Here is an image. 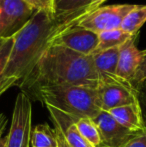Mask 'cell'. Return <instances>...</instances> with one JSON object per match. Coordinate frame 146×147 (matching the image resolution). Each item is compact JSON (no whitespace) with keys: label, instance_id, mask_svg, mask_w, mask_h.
Masks as SVG:
<instances>
[{"label":"cell","instance_id":"obj_28","mask_svg":"<svg viewBox=\"0 0 146 147\" xmlns=\"http://www.w3.org/2000/svg\"><path fill=\"white\" fill-rule=\"evenodd\" d=\"M100 147H105V146H100Z\"/></svg>","mask_w":146,"mask_h":147},{"label":"cell","instance_id":"obj_11","mask_svg":"<svg viewBox=\"0 0 146 147\" xmlns=\"http://www.w3.org/2000/svg\"><path fill=\"white\" fill-rule=\"evenodd\" d=\"M91 0H54L53 18L60 25H72Z\"/></svg>","mask_w":146,"mask_h":147},{"label":"cell","instance_id":"obj_17","mask_svg":"<svg viewBox=\"0 0 146 147\" xmlns=\"http://www.w3.org/2000/svg\"><path fill=\"white\" fill-rule=\"evenodd\" d=\"M75 125L79 133L94 147L102 145L100 131L92 118H80L75 122Z\"/></svg>","mask_w":146,"mask_h":147},{"label":"cell","instance_id":"obj_15","mask_svg":"<svg viewBox=\"0 0 146 147\" xmlns=\"http://www.w3.org/2000/svg\"><path fill=\"white\" fill-rule=\"evenodd\" d=\"M97 35H98V45L95 52L105 50V49L113 48V47L121 46L128 39H130L132 36H134V35H130L128 33H126L125 31L121 29V28L104 31V32H101Z\"/></svg>","mask_w":146,"mask_h":147},{"label":"cell","instance_id":"obj_12","mask_svg":"<svg viewBox=\"0 0 146 147\" xmlns=\"http://www.w3.org/2000/svg\"><path fill=\"white\" fill-rule=\"evenodd\" d=\"M108 112L117 122L133 132H139L145 127L140 102L116 107Z\"/></svg>","mask_w":146,"mask_h":147},{"label":"cell","instance_id":"obj_4","mask_svg":"<svg viewBox=\"0 0 146 147\" xmlns=\"http://www.w3.org/2000/svg\"><path fill=\"white\" fill-rule=\"evenodd\" d=\"M139 102L137 89L128 81L115 76L99 77L96 87V105L100 110L109 111L116 107Z\"/></svg>","mask_w":146,"mask_h":147},{"label":"cell","instance_id":"obj_2","mask_svg":"<svg viewBox=\"0 0 146 147\" xmlns=\"http://www.w3.org/2000/svg\"><path fill=\"white\" fill-rule=\"evenodd\" d=\"M99 76L92 55H83L60 45H50L19 86L23 92L43 84L97 87Z\"/></svg>","mask_w":146,"mask_h":147},{"label":"cell","instance_id":"obj_5","mask_svg":"<svg viewBox=\"0 0 146 147\" xmlns=\"http://www.w3.org/2000/svg\"><path fill=\"white\" fill-rule=\"evenodd\" d=\"M31 132L32 103L27 93L21 91L15 99L7 135V147H31Z\"/></svg>","mask_w":146,"mask_h":147},{"label":"cell","instance_id":"obj_7","mask_svg":"<svg viewBox=\"0 0 146 147\" xmlns=\"http://www.w3.org/2000/svg\"><path fill=\"white\" fill-rule=\"evenodd\" d=\"M35 13L25 0H0V39L13 37Z\"/></svg>","mask_w":146,"mask_h":147},{"label":"cell","instance_id":"obj_18","mask_svg":"<svg viewBox=\"0 0 146 147\" xmlns=\"http://www.w3.org/2000/svg\"><path fill=\"white\" fill-rule=\"evenodd\" d=\"M54 124L58 125L62 129L69 147H94L79 133V131L76 128L75 123H70L66 126H61L57 123Z\"/></svg>","mask_w":146,"mask_h":147},{"label":"cell","instance_id":"obj_27","mask_svg":"<svg viewBox=\"0 0 146 147\" xmlns=\"http://www.w3.org/2000/svg\"><path fill=\"white\" fill-rule=\"evenodd\" d=\"M0 147H7V136L3 137L0 135Z\"/></svg>","mask_w":146,"mask_h":147},{"label":"cell","instance_id":"obj_8","mask_svg":"<svg viewBox=\"0 0 146 147\" xmlns=\"http://www.w3.org/2000/svg\"><path fill=\"white\" fill-rule=\"evenodd\" d=\"M51 45H60L83 55H92L98 45V35L77 25H64L55 34Z\"/></svg>","mask_w":146,"mask_h":147},{"label":"cell","instance_id":"obj_10","mask_svg":"<svg viewBox=\"0 0 146 147\" xmlns=\"http://www.w3.org/2000/svg\"><path fill=\"white\" fill-rule=\"evenodd\" d=\"M138 34L132 36L119 47L116 75L125 81L132 82L142 59V51L136 46Z\"/></svg>","mask_w":146,"mask_h":147},{"label":"cell","instance_id":"obj_9","mask_svg":"<svg viewBox=\"0 0 146 147\" xmlns=\"http://www.w3.org/2000/svg\"><path fill=\"white\" fill-rule=\"evenodd\" d=\"M92 119L100 131L102 139L101 146L120 147L137 133L122 126L107 111L100 110L97 116Z\"/></svg>","mask_w":146,"mask_h":147},{"label":"cell","instance_id":"obj_14","mask_svg":"<svg viewBox=\"0 0 146 147\" xmlns=\"http://www.w3.org/2000/svg\"><path fill=\"white\" fill-rule=\"evenodd\" d=\"M146 22V5H134L121 23L120 28L130 35H137Z\"/></svg>","mask_w":146,"mask_h":147},{"label":"cell","instance_id":"obj_6","mask_svg":"<svg viewBox=\"0 0 146 147\" xmlns=\"http://www.w3.org/2000/svg\"><path fill=\"white\" fill-rule=\"evenodd\" d=\"M135 4H114L97 8L89 14L80 17L73 25L99 34L104 31L120 28L121 23Z\"/></svg>","mask_w":146,"mask_h":147},{"label":"cell","instance_id":"obj_23","mask_svg":"<svg viewBox=\"0 0 146 147\" xmlns=\"http://www.w3.org/2000/svg\"><path fill=\"white\" fill-rule=\"evenodd\" d=\"M106 1H107V0H91V2H90V3L88 4L87 7H86L85 9H84L83 11H82V13L80 14V16L78 17V19H79L80 17H82V16L86 15V14H89L90 12L94 11V10L97 9V8L101 7L102 4H103L104 2H106ZM74 23H75V22H74ZM73 24H72V25H73Z\"/></svg>","mask_w":146,"mask_h":147},{"label":"cell","instance_id":"obj_20","mask_svg":"<svg viewBox=\"0 0 146 147\" xmlns=\"http://www.w3.org/2000/svg\"><path fill=\"white\" fill-rule=\"evenodd\" d=\"M36 12H44L53 17V4L54 0H25Z\"/></svg>","mask_w":146,"mask_h":147},{"label":"cell","instance_id":"obj_24","mask_svg":"<svg viewBox=\"0 0 146 147\" xmlns=\"http://www.w3.org/2000/svg\"><path fill=\"white\" fill-rule=\"evenodd\" d=\"M54 130H55V134H56L57 147H69L66 142V139H65V136L62 129L58 125L54 124Z\"/></svg>","mask_w":146,"mask_h":147},{"label":"cell","instance_id":"obj_3","mask_svg":"<svg viewBox=\"0 0 146 147\" xmlns=\"http://www.w3.org/2000/svg\"><path fill=\"white\" fill-rule=\"evenodd\" d=\"M37 100L76 119L94 118L100 112L96 105V88L80 85L43 84L31 88ZM25 92V93H27Z\"/></svg>","mask_w":146,"mask_h":147},{"label":"cell","instance_id":"obj_22","mask_svg":"<svg viewBox=\"0 0 146 147\" xmlns=\"http://www.w3.org/2000/svg\"><path fill=\"white\" fill-rule=\"evenodd\" d=\"M145 79H146V49L145 50H142V59H141V63H140V65H139L138 69H137L136 74H135L131 84L136 88L137 86H138L142 81H144Z\"/></svg>","mask_w":146,"mask_h":147},{"label":"cell","instance_id":"obj_26","mask_svg":"<svg viewBox=\"0 0 146 147\" xmlns=\"http://www.w3.org/2000/svg\"><path fill=\"white\" fill-rule=\"evenodd\" d=\"M7 126V118L3 113H0V135H2Z\"/></svg>","mask_w":146,"mask_h":147},{"label":"cell","instance_id":"obj_19","mask_svg":"<svg viewBox=\"0 0 146 147\" xmlns=\"http://www.w3.org/2000/svg\"><path fill=\"white\" fill-rule=\"evenodd\" d=\"M12 45H13V37L7 39H0V96L6 92L2 83V77L9 59Z\"/></svg>","mask_w":146,"mask_h":147},{"label":"cell","instance_id":"obj_21","mask_svg":"<svg viewBox=\"0 0 146 147\" xmlns=\"http://www.w3.org/2000/svg\"><path fill=\"white\" fill-rule=\"evenodd\" d=\"M120 147H146V126Z\"/></svg>","mask_w":146,"mask_h":147},{"label":"cell","instance_id":"obj_16","mask_svg":"<svg viewBox=\"0 0 146 147\" xmlns=\"http://www.w3.org/2000/svg\"><path fill=\"white\" fill-rule=\"evenodd\" d=\"M31 147H57L55 130L48 124H38L31 132Z\"/></svg>","mask_w":146,"mask_h":147},{"label":"cell","instance_id":"obj_13","mask_svg":"<svg viewBox=\"0 0 146 147\" xmlns=\"http://www.w3.org/2000/svg\"><path fill=\"white\" fill-rule=\"evenodd\" d=\"M119 47L105 49L92 54L94 67L99 77L102 76H115L116 75L117 64H118Z\"/></svg>","mask_w":146,"mask_h":147},{"label":"cell","instance_id":"obj_25","mask_svg":"<svg viewBox=\"0 0 146 147\" xmlns=\"http://www.w3.org/2000/svg\"><path fill=\"white\" fill-rule=\"evenodd\" d=\"M137 92H138V100L139 102H143V104L146 107V79L142 81L136 87Z\"/></svg>","mask_w":146,"mask_h":147},{"label":"cell","instance_id":"obj_1","mask_svg":"<svg viewBox=\"0 0 146 147\" xmlns=\"http://www.w3.org/2000/svg\"><path fill=\"white\" fill-rule=\"evenodd\" d=\"M63 26L57 23L52 16L38 11L14 35L10 56L2 77L5 91L21 85Z\"/></svg>","mask_w":146,"mask_h":147}]
</instances>
